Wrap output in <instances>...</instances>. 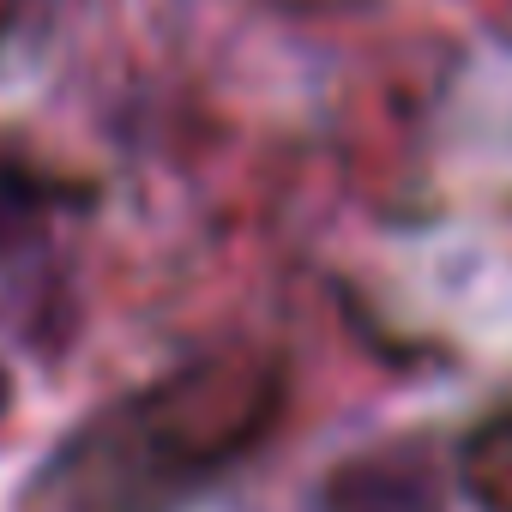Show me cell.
I'll return each mask as SVG.
<instances>
[{"label":"cell","instance_id":"6da1fadb","mask_svg":"<svg viewBox=\"0 0 512 512\" xmlns=\"http://www.w3.org/2000/svg\"><path fill=\"white\" fill-rule=\"evenodd\" d=\"M49 205H55L49 181H37V175H25L19 163H7V157H0V247H13L7 235L31 229V223H37Z\"/></svg>","mask_w":512,"mask_h":512}]
</instances>
